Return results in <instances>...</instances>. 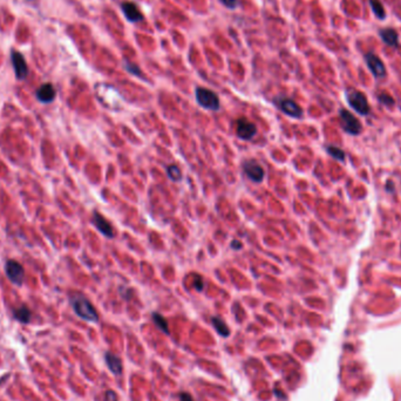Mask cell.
<instances>
[{
	"mask_svg": "<svg viewBox=\"0 0 401 401\" xmlns=\"http://www.w3.org/2000/svg\"><path fill=\"white\" fill-rule=\"evenodd\" d=\"M71 303L76 316L80 317L81 319L91 321V323H97L99 320V314L97 310H95V307L82 294L76 293L74 296H72Z\"/></svg>",
	"mask_w": 401,
	"mask_h": 401,
	"instance_id": "cell-1",
	"label": "cell"
},
{
	"mask_svg": "<svg viewBox=\"0 0 401 401\" xmlns=\"http://www.w3.org/2000/svg\"><path fill=\"white\" fill-rule=\"evenodd\" d=\"M95 93L100 102L107 108L120 109L122 106V97L117 88L111 85L99 84L95 86Z\"/></svg>",
	"mask_w": 401,
	"mask_h": 401,
	"instance_id": "cell-2",
	"label": "cell"
},
{
	"mask_svg": "<svg viewBox=\"0 0 401 401\" xmlns=\"http://www.w3.org/2000/svg\"><path fill=\"white\" fill-rule=\"evenodd\" d=\"M197 104L208 111L217 112L220 109V99L217 94L210 89L204 87H197L195 92Z\"/></svg>",
	"mask_w": 401,
	"mask_h": 401,
	"instance_id": "cell-3",
	"label": "cell"
},
{
	"mask_svg": "<svg viewBox=\"0 0 401 401\" xmlns=\"http://www.w3.org/2000/svg\"><path fill=\"white\" fill-rule=\"evenodd\" d=\"M346 99L351 107L357 113H359L360 115L370 114L369 101H367V98L361 92L356 91V89H349L346 92Z\"/></svg>",
	"mask_w": 401,
	"mask_h": 401,
	"instance_id": "cell-4",
	"label": "cell"
},
{
	"mask_svg": "<svg viewBox=\"0 0 401 401\" xmlns=\"http://www.w3.org/2000/svg\"><path fill=\"white\" fill-rule=\"evenodd\" d=\"M5 273L8 280L14 285L20 286L25 280V269L24 267L14 260H8L5 263Z\"/></svg>",
	"mask_w": 401,
	"mask_h": 401,
	"instance_id": "cell-5",
	"label": "cell"
},
{
	"mask_svg": "<svg viewBox=\"0 0 401 401\" xmlns=\"http://www.w3.org/2000/svg\"><path fill=\"white\" fill-rule=\"evenodd\" d=\"M274 105L277 106L278 108L280 109L284 114L289 115L290 118L294 119H300L303 117V109L299 107V105L297 104L296 101H293L292 99L285 98V97H277L273 100Z\"/></svg>",
	"mask_w": 401,
	"mask_h": 401,
	"instance_id": "cell-6",
	"label": "cell"
},
{
	"mask_svg": "<svg viewBox=\"0 0 401 401\" xmlns=\"http://www.w3.org/2000/svg\"><path fill=\"white\" fill-rule=\"evenodd\" d=\"M339 118L341 127L351 135H358L361 132V129H363L359 120L356 117H353L346 109H341L339 112Z\"/></svg>",
	"mask_w": 401,
	"mask_h": 401,
	"instance_id": "cell-7",
	"label": "cell"
},
{
	"mask_svg": "<svg viewBox=\"0 0 401 401\" xmlns=\"http://www.w3.org/2000/svg\"><path fill=\"white\" fill-rule=\"evenodd\" d=\"M236 135L241 140L248 141L251 140L255 135L257 134V127L256 125L250 122L248 119L241 118L236 121Z\"/></svg>",
	"mask_w": 401,
	"mask_h": 401,
	"instance_id": "cell-8",
	"label": "cell"
},
{
	"mask_svg": "<svg viewBox=\"0 0 401 401\" xmlns=\"http://www.w3.org/2000/svg\"><path fill=\"white\" fill-rule=\"evenodd\" d=\"M243 171L248 178H250L253 182H256V183H260L265 177L263 167L256 160L245 161L243 163Z\"/></svg>",
	"mask_w": 401,
	"mask_h": 401,
	"instance_id": "cell-9",
	"label": "cell"
},
{
	"mask_svg": "<svg viewBox=\"0 0 401 401\" xmlns=\"http://www.w3.org/2000/svg\"><path fill=\"white\" fill-rule=\"evenodd\" d=\"M11 59L16 79H18V80H25L28 75V67L27 64H26L24 55H22L20 52L13 51Z\"/></svg>",
	"mask_w": 401,
	"mask_h": 401,
	"instance_id": "cell-10",
	"label": "cell"
},
{
	"mask_svg": "<svg viewBox=\"0 0 401 401\" xmlns=\"http://www.w3.org/2000/svg\"><path fill=\"white\" fill-rule=\"evenodd\" d=\"M365 61L367 67L377 79H381L386 75V67L384 62L380 60L379 56L373 54V53H367L365 55Z\"/></svg>",
	"mask_w": 401,
	"mask_h": 401,
	"instance_id": "cell-11",
	"label": "cell"
},
{
	"mask_svg": "<svg viewBox=\"0 0 401 401\" xmlns=\"http://www.w3.org/2000/svg\"><path fill=\"white\" fill-rule=\"evenodd\" d=\"M93 223H94L98 230L100 231L104 236L108 238H113L115 236L114 228H113L111 222L106 220V218L102 216L100 213H98V211H94V213H93Z\"/></svg>",
	"mask_w": 401,
	"mask_h": 401,
	"instance_id": "cell-12",
	"label": "cell"
},
{
	"mask_svg": "<svg viewBox=\"0 0 401 401\" xmlns=\"http://www.w3.org/2000/svg\"><path fill=\"white\" fill-rule=\"evenodd\" d=\"M121 9L124 12L126 19L129 22H141L144 20V16L134 2L132 1H124L121 4Z\"/></svg>",
	"mask_w": 401,
	"mask_h": 401,
	"instance_id": "cell-13",
	"label": "cell"
},
{
	"mask_svg": "<svg viewBox=\"0 0 401 401\" xmlns=\"http://www.w3.org/2000/svg\"><path fill=\"white\" fill-rule=\"evenodd\" d=\"M35 97L41 104H51L55 100L56 92L52 84H44L35 92Z\"/></svg>",
	"mask_w": 401,
	"mask_h": 401,
	"instance_id": "cell-14",
	"label": "cell"
},
{
	"mask_svg": "<svg viewBox=\"0 0 401 401\" xmlns=\"http://www.w3.org/2000/svg\"><path fill=\"white\" fill-rule=\"evenodd\" d=\"M379 35L381 40L385 42L386 45L391 46V47H397L399 45V35L396 29L393 28H384L379 31Z\"/></svg>",
	"mask_w": 401,
	"mask_h": 401,
	"instance_id": "cell-15",
	"label": "cell"
},
{
	"mask_svg": "<svg viewBox=\"0 0 401 401\" xmlns=\"http://www.w3.org/2000/svg\"><path fill=\"white\" fill-rule=\"evenodd\" d=\"M105 360L112 373L118 374V376L122 373V361L118 356H115V354L111 352H107L105 354Z\"/></svg>",
	"mask_w": 401,
	"mask_h": 401,
	"instance_id": "cell-16",
	"label": "cell"
},
{
	"mask_svg": "<svg viewBox=\"0 0 401 401\" xmlns=\"http://www.w3.org/2000/svg\"><path fill=\"white\" fill-rule=\"evenodd\" d=\"M13 317H14V319L20 321L22 324H27L31 321L32 313L27 306L22 305V306L14 309V311H13Z\"/></svg>",
	"mask_w": 401,
	"mask_h": 401,
	"instance_id": "cell-17",
	"label": "cell"
},
{
	"mask_svg": "<svg viewBox=\"0 0 401 401\" xmlns=\"http://www.w3.org/2000/svg\"><path fill=\"white\" fill-rule=\"evenodd\" d=\"M211 323H213V326L215 327V330L217 331V333L222 337H228L230 334V330L227 324L224 323L223 319H221L220 317H213L211 318Z\"/></svg>",
	"mask_w": 401,
	"mask_h": 401,
	"instance_id": "cell-18",
	"label": "cell"
},
{
	"mask_svg": "<svg viewBox=\"0 0 401 401\" xmlns=\"http://www.w3.org/2000/svg\"><path fill=\"white\" fill-rule=\"evenodd\" d=\"M151 317H152V321H154L155 325L157 326V329H160L162 332H164L165 334H169L168 321L165 320V318L163 316H161V314L157 312L152 313Z\"/></svg>",
	"mask_w": 401,
	"mask_h": 401,
	"instance_id": "cell-19",
	"label": "cell"
},
{
	"mask_svg": "<svg viewBox=\"0 0 401 401\" xmlns=\"http://www.w3.org/2000/svg\"><path fill=\"white\" fill-rule=\"evenodd\" d=\"M370 5H371V7H372V11L374 14H376L378 19H380V20L385 19V16H386L385 8H384V5L381 4L379 0H370Z\"/></svg>",
	"mask_w": 401,
	"mask_h": 401,
	"instance_id": "cell-20",
	"label": "cell"
},
{
	"mask_svg": "<svg viewBox=\"0 0 401 401\" xmlns=\"http://www.w3.org/2000/svg\"><path fill=\"white\" fill-rule=\"evenodd\" d=\"M167 174H168V177L170 178L171 181L180 182L182 180V171L176 164L169 165L167 169Z\"/></svg>",
	"mask_w": 401,
	"mask_h": 401,
	"instance_id": "cell-21",
	"label": "cell"
},
{
	"mask_svg": "<svg viewBox=\"0 0 401 401\" xmlns=\"http://www.w3.org/2000/svg\"><path fill=\"white\" fill-rule=\"evenodd\" d=\"M326 150L331 155V156H332L333 158H336V160H338V161L345 160V152L341 150L340 148L333 147V145H329V147L326 148Z\"/></svg>",
	"mask_w": 401,
	"mask_h": 401,
	"instance_id": "cell-22",
	"label": "cell"
},
{
	"mask_svg": "<svg viewBox=\"0 0 401 401\" xmlns=\"http://www.w3.org/2000/svg\"><path fill=\"white\" fill-rule=\"evenodd\" d=\"M125 68H126V71H127L128 73H131L132 75H135V76H137V78L144 79L143 74H142V71H141L140 67H138L137 65L131 64V62H126Z\"/></svg>",
	"mask_w": 401,
	"mask_h": 401,
	"instance_id": "cell-23",
	"label": "cell"
},
{
	"mask_svg": "<svg viewBox=\"0 0 401 401\" xmlns=\"http://www.w3.org/2000/svg\"><path fill=\"white\" fill-rule=\"evenodd\" d=\"M193 284H194V287L198 291V292H201V291H203L204 283H203V279H202L201 276H198V274H194V277H193Z\"/></svg>",
	"mask_w": 401,
	"mask_h": 401,
	"instance_id": "cell-24",
	"label": "cell"
},
{
	"mask_svg": "<svg viewBox=\"0 0 401 401\" xmlns=\"http://www.w3.org/2000/svg\"><path fill=\"white\" fill-rule=\"evenodd\" d=\"M379 101L383 102V104H385L386 106L394 105L393 98H391L390 95H387V94H380L379 95Z\"/></svg>",
	"mask_w": 401,
	"mask_h": 401,
	"instance_id": "cell-25",
	"label": "cell"
},
{
	"mask_svg": "<svg viewBox=\"0 0 401 401\" xmlns=\"http://www.w3.org/2000/svg\"><path fill=\"white\" fill-rule=\"evenodd\" d=\"M220 1L225 6V7L230 9H235L238 5L237 0H220Z\"/></svg>",
	"mask_w": 401,
	"mask_h": 401,
	"instance_id": "cell-26",
	"label": "cell"
},
{
	"mask_svg": "<svg viewBox=\"0 0 401 401\" xmlns=\"http://www.w3.org/2000/svg\"><path fill=\"white\" fill-rule=\"evenodd\" d=\"M230 245H231V248H233L234 250H241L242 248H243V244H242V242L237 241V240H235V241L231 242Z\"/></svg>",
	"mask_w": 401,
	"mask_h": 401,
	"instance_id": "cell-27",
	"label": "cell"
},
{
	"mask_svg": "<svg viewBox=\"0 0 401 401\" xmlns=\"http://www.w3.org/2000/svg\"><path fill=\"white\" fill-rule=\"evenodd\" d=\"M180 400L181 401H194L193 397H191L190 394H188L187 392H182L180 394Z\"/></svg>",
	"mask_w": 401,
	"mask_h": 401,
	"instance_id": "cell-28",
	"label": "cell"
},
{
	"mask_svg": "<svg viewBox=\"0 0 401 401\" xmlns=\"http://www.w3.org/2000/svg\"><path fill=\"white\" fill-rule=\"evenodd\" d=\"M107 401H117V396H115V393L112 392V391L107 392Z\"/></svg>",
	"mask_w": 401,
	"mask_h": 401,
	"instance_id": "cell-29",
	"label": "cell"
}]
</instances>
